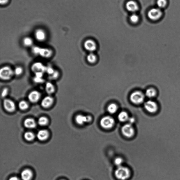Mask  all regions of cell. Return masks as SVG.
Here are the masks:
<instances>
[{
  "label": "cell",
  "instance_id": "6da1fadb",
  "mask_svg": "<svg viewBox=\"0 0 180 180\" xmlns=\"http://www.w3.org/2000/svg\"><path fill=\"white\" fill-rule=\"evenodd\" d=\"M116 177L120 180H126L130 176V172L129 169L126 167L120 166L118 167L115 173Z\"/></svg>",
  "mask_w": 180,
  "mask_h": 180
},
{
  "label": "cell",
  "instance_id": "7a4b0ae2",
  "mask_svg": "<svg viewBox=\"0 0 180 180\" xmlns=\"http://www.w3.org/2000/svg\"><path fill=\"white\" fill-rule=\"evenodd\" d=\"M14 74L13 71L10 66H4L0 70V77L2 80H9L12 78Z\"/></svg>",
  "mask_w": 180,
  "mask_h": 180
},
{
  "label": "cell",
  "instance_id": "3957f363",
  "mask_svg": "<svg viewBox=\"0 0 180 180\" xmlns=\"http://www.w3.org/2000/svg\"><path fill=\"white\" fill-rule=\"evenodd\" d=\"M147 15L149 19L153 21H158L163 15V12L159 8H153L149 11Z\"/></svg>",
  "mask_w": 180,
  "mask_h": 180
},
{
  "label": "cell",
  "instance_id": "277c9868",
  "mask_svg": "<svg viewBox=\"0 0 180 180\" xmlns=\"http://www.w3.org/2000/svg\"><path fill=\"white\" fill-rule=\"evenodd\" d=\"M145 99L144 94L141 91H134L130 95V99L131 101L135 104L138 105L142 103Z\"/></svg>",
  "mask_w": 180,
  "mask_h": 180
},
{
  "label": "cell",
  "instance_id": "5b68a950",
  "mask_svg": "<svg viewBox=\"0 0 180 180\" xmlns=\"http://www.w3.org/2000/svg\"><path fill=\"white\" fill-rule=\"evenodd\" d=\"M115 123L114 119L110 116H105L102 118L100 121V125L102 128L105 129L111 128Z\"/></svg>",
  "mask_w": 180,
  "mask_h": 180
},
{
  "label": "cell",
  "instance_id": "8992f818",
  "mask_svg": "<svg viewBox=\"0 0 180 180\" xmlns=\"http://www.w3.org/2000/svg\"><path fill=\"white\" fill-rule=\"evenodd\" d=\"M122 131L124 136L128 138H131L134 134V130L132 126L129 123L125 124L122 129Z\"/></svg>",
  "mask_w": 180,
  "mask_h": 180
},
{
  "label": "cell",
  "instance_id": "52a82bcc",
  "mask_svg": "<svg viewBox=\"0 0 180 180\" xmlns=\"http://www.w3.org/2000/svg\"><path fill=\"white\" fill-rule=\"evenodd\" d=\"M144 107L147 111L150 113H156L157 111L158 106L156 102L149 100L144 104Z\"/></svg>",
  "mask_w": 180,
  "mask_h": 180
},
{
  "label": "cell",
  "instance_id": "ba28073f",
  "mask_svg": "<svg viewBox=\"0 0 180 180\" xmlns=\"http://www.w3.org/2000/svg\"><path fill=\"white\" fill-rule=\"evenodd\" d=\"M4 109L9 112H13L15 109V102L10 99H5L3 102Z\"/></svg>",
  "mask_w": 180,
  "mask_h": 180
},
{
  "label": "cell",
  "instance_id": "9c48e42d",
  "mask_svg": "<svg viewBox=\"0 0 180 180\" xmlns=\"http://www.w3.org/2000/svg\"><path fill=\"white\" fill-rule=\"evenodd\" d=\"M46 66L40 62H37L32 65L31 69L34 73L38 72H46Z\"/></svg>",
  "mask_w": 180,
  "mask_h": 180
},
{
  "label": "cell",
  "instance_id": "30bf717a",
  "mask_svg": "<svg viewBox=\"0 0 180 180\" xmlns=\"http://www.w3.org/2000/svg\"><path fill=\"white\" fill-rule=\"evenodd\" d=\"M92 120V117L90 116H85L81 114H79L76 116L75 121L76 122L80 125L91 122Z\"/></svg>",
  "mask_w": 180,
  "mask_h": 180
},
{
  "label": "cell",
  "instance_id": "8fae6325",
  "mask_svg": "<svg viewBox=\"0 0 180 180\" xmlns=\"http://www.w3.org/2000/svg\"><path fill=\"white\" fill-rule=\"evenodd\" d=\"M41 97V94L38 91H33L30 93L28 96L29 101L32 103L38 102Z\"/></svg>",
  "mask_w": 180,
  "mask_h": 180
},
{
  "label": "cell",
  "instance_id": "7c38bea8",
  "mask_svg": "<svg viewBox=\"0 0 180 180\" xmlns=\"http://www.w3.org/2000/svg\"><path fill=\"white\" fill-rule=\"evenodd\" d=\"M54 102V99L52 96L48 95L45 97L41 102V105L43 107L48 108L52 106Z\"/></svg>",
  "mask_w": 180,
  "mask_h": 180
},
{
  "label": "cell",
  "instance_id": "4fadbf2b",
  "mask_svg": "<svg viewBox=\"0 0 180 180\" xmlns=\"http://www.w3.org/2000/svg\"><path fill=\"white\" fill-rule=\"evenodd\" d=\"M52 50L47 48H41L40 47L38 55L45 58H48L52 56Z\"/></svg>",
  "mask_w": 180,
  "mask_h": 180
},
{
  "label": "cell",
  "instance_id": "5bb4252c",
  "mask_svg": "<svg viewBox=\"0 0 180 180\" xmlns=\"http://www.w3.org/2000/svg\"><path fill=\"white\" fill-rule=\"evenodd\" d=\"M126 6L127 10L132 12H136L139 9V6L137 3L132 0L127 2Z\"/></svg>",
  "mask_w": 180,
  "mask_h": 180
},
{
  "label": "cell",
  "instance_id": "9a60e30c",
  "mask_svg": "<svg viewBox=\"0 0 180 180\" xmlns=\"http://www.w3.org/2000/svg\"><path fill=\"white\" fill-rule=\"evenodd\" d=\"M84 47L87 50L90 52H93L97 48L95 42L91 40H88L85 42Z\"/></svg>",
  "mask_w": 180,
  "mask_h": 180
},
{
  "label": "cell",
  "instance_id": "2e32d148",
  "mask_svg": "<svg viewBox=\"0 0 180 180\" xmlns=\"http://www.w3.org/2000/svg\"><path fill=\"white\" fill-rule=\"evenodd\" d=\"M35 36L36 39L40 42L44 41L46 38V34L44 30L38 29L35 31Z\"/></svg>",
  "mask_w": 180,
  "mask_h": 180
},
{
  "label": "cell",
  "instance_id": "e0dca14e",
  "mask_svg": "<svg viewBox=\"0 0 180 180\" xmlns=\"http://www.w3.org/2000/svg\"><path fill=\"white\" fill-rule=\"evenodd\" d=\"M33 174L30 170L26 169L21 173V177L22 180H30L32 179Z\"/></svg>",
  "mask_w": 180,
  "mask_h": 180
},
{
  "label": "cell",
  "instance_id": "ac0fdd59",
  "mask_svg": "<svg viewBox=\"0 0 180 180\" xmlns=\"http://www.w3.org/2000/svg\"><path fill=\"white\" fill-rule=\"evenodd\" d=\"M49 133L46 130H41L37 133V136L38 139L41 141H44L47 139Z\"/></svg>",
  "mask_w": 180,
  "mask_h": 180
},
{
  "label": "cell",
  "instance_id": "d6986e66",
  "mask_svg": "<svg viewBox=\"0 0 180 180\" xmlns=\"http://www.w3.org/2000/svg\"><path fill=\"white\" fill-rule=\"evenodd\" d=\"M45 90L49 95L53 94L55 92V86L51 82H47L45 85Z\"/></svg>",
  "mask_w": 180,
  "mask_h": 180
},
{
  "label": "cell",
  "instance_id": "ffe728a7",
  "mask_svg": "<svg viewBox=\"0 0 180 180\" xmlns=\"http://www.w3.org/2000/svg\"><path fill=\"white\" fill-rule=\"evenodd\" d=\"M24 125L26 128H33L36 126V123L34 119L32 118L26 119L24 122Z\"/></svg>",
  "mask_w": 180,
  "mask_h": 180
},
{
  "label": "cell",
  "instance_id": "44dd1931",
  "mask_svg": "<svg viewBox=\"0 0 180 180\" xmlns=\"http://www.w3.org/2000/svg\"><path fill=\"white\" fill-rule=\"evenodd\" d=\"M118 118L121 122H124L128 121L129 119L128 114L125 111H122L119 113Z\"/></svg>",
  "mask_w": 180,
  "mask_h": 180
},
{
  "label": "cell",
  "instance_id": "7402d4cb",
  "mask_svg": "<svg viewBox=\"0 0 180 180\" xmlns=\"http://www.w3.org/2000/svg\"><path fill=\"white\" fill-rule=\"evenodd\" d=\"M146 95L149 98H152L156 96V90L153 88H150L147 89L145 93Z\"/></svg>",
  "mask_w": 180,
  "mask_h": 180
},
{
  "label": "cell",
  "instance_id": "603a6c76",
  "mask_svg": "<svg viewBox=\"0 0 180 180\" xmlns=\"http://www.w3.org/2000/svg\"><path fill=\"white\" fill-rule=\"evenodd\" d=\"M23 45L26 47H30L33 44V40L29 37H26L23 40Z\"/></svg>",
  "mask_w": 180,
  "mask_h": 180
},
{
  "label": "cell",
  "instance_id": "cb8c5ba5",
  "mask_svg": "<svg viewBox=\"0 0 180 180\" xmlns=\"http://www.w3.org/2000/svg\"><path fill=\"white\" fill-rule=\"evenodd\" d=\"M118 107L117 105L115 103H111L108 105L107 110L108 112L111 114H113L116 113L117 111Z\"/></svg>",
  "mask_w": 180,
  "mask_h": 180
},
{
  "label": "cell",
  "instance_id": "d4e9b609",
  "mask_svg": "<svg viewBox=\"0 0 180 180\" xmlns=\"http://www.w3.org/2000/svg\"><path fill=\"white\" fill-rule=\"evenodd\" d=\"M29 105L27 102L26 101L22 100L19 102L18 104V107L21 110H26L28 108Z\"/></svg>",
  "mask_w": 180,
  "mask_h": 180
},
{
  "label": "cell",
  "instance_id": "484cf974",
  "mask_svg": "<svg viewBox=\"0 0 180 180\" xmlns=\"http://www.w3.org/2000/svg\"><path fill=\"white\" fill-rule=\"evenodd\" d=\"M156 4L159 8L161 9H163L167 5V0H157Z\"/></svg>",
  "mask_w": 180,
  "mask_h": 180
},
{
  "label": "cell",
  "instance_id": "4316f807",
  "mask_svg": "<svg viewBox=\"0 0 180 180\" xmlns=\"http://www.w3.org/2000/svg\"><path fill=\"white\" fill-rule=\"evenodd\" d=\"M24 137L26 140L30 141L33 140L35 138V136L34 133L32 132H27L25 133Z\"/></svg>",
  "mask_w": 180,
  "mask_h": 180
},
{
  "label": "cell",
  "instance_id": "83f0119b",
  "mask_svg": "<svg viewBox=\"0 0 180 180\" xmlns=\"http://www.w3.org/2000/svg\"><path fill=\"white\" fill-rule=\"evenodd\" d=\"M87 60L89 63H93L96 61L97 57L94 54L90 53L87 57Z\"/></svg>",
  "mask_w": 180,
  "mask_h": 180
},
{
  "label": "cell",
  "instance_id": "f1b7e54d",
  "mask_svg": "<svg viewBox=\"0 0 180 180\" xmlns=\"http://www.w3.org/2000/svg\"><path fill=\"white\" fill-rule=\"evenodd\" d=\"M48 122V120L47 118L44 117V116H42V117H40L38 119V123L39 125L42 126L46 125L47 124Z\"/></svg>",
  "mask_w": 180,
  "mask_h": 180
},
{
  "label": "cell",
  "instance_id": "f546056e",
  "mask_svg": "<svg viewBox=\"0 0 180 180\" xmlns=\"http://www.w3.org/2000/svg\"><path fill=\"white\" fill-rule=\"evenodd\" d=\"M130 19L132 23H136L138 22L139 17L136 14L133 13L130 16Z\"/></svg>",
  "mask_w": 180,
  "mask_h": 180
},
{
  "label": "cell",
  "instance_id": "4dcf8cb0",
  "mask_svg": "<svg viewBox=\"0 0 180 180\" xmlns=\"http://www.w3.org/2000/svg\"><path fill=\"white\" fill-rule=\"evenodd\" d=\"M14 71V73L16 76H19L22 74L23 73V69L21 66H17L15 68Z\"/></svg>",
  "mask_w": 180,
  "mask_h": 180
},
{
  "label": "cell",
  "instance_id": "1f68e13d",
  "mask_svg": "<svg viewBox=\"0 0 180 180\" xmlns=\"http://www.w3.org/2000/svg\"><path fill=\"white\" fill-rule=\"evenodd\" d=\"M55 71V70L52 66H46V72L48 74L49 76L52 75Z\"/></svg>",
  "mask_w": 180,
  "mask_h": 180
},
{
  "label": "cell",
  "instance_id": "d6a6232c",
  "mask_svg": "<svg viewBox=\"0 0 180 180\" xmlns=\"http://www.w3.org/2000/svg\"><path fill=\"white\" fill-rule=\"evenodd\" d=\"M123 162V160L122 158L120 157L116 158L114 160V163L118 167L122 166V163Z\"/></svg>",
  "mask_w": 180,
  "mask_h": 180
},
{
  "label": "cell",
  "instance_id": "836d02e7",
  "mask_svg": "<svg viewBox=\"0 0 180 180\" xmlns=\"http://www.w3.org/2000/svg\"><path fill=\"white\" fill-rule=\"evenodd\" d=\"M59 76V73L58 71L55 70L52 75L49 76V78L51 80H55L58 78Z\"/></svg>",
  "mask_w": 180,
  "mask_h": 180
},
{
  "label": "cell",
  "instance_id": "e575fe53",
  "mask_svg": "<svg viewBox=\"0 0 180 180\" xmlns=\"http://www.w3.org/2000/svg\"><path fill=\"white\" fill-rule=\"evenodd\" d=\"M33 80L35 83H42L44 81V79L43 77H37L36 76L34 77Z\"/></svg>",
  "mask_w": 180,
  "mask_h": 180
},
{
  "label": "cell",
  "instance_id": "d590c367",
  "mask_svg": "<svg viewBox=\"0 0 180 180\" xmlns=\"http://www.w3.org/2000/svg\"><path fill=\"white\" fill-rule=\"evenodd\" d=\"M9 90L7 88H4L3 89L1 93V97L2 98H5L7 97L8 94Z\"/></svg>",
  "mask_w": 180,
  "mask_h": 180
},
{
  "label": "cell",
  "instance_id": "8d00e7d4",
  "mask_svg": "<svg viewBox=\"0 0 180 180\" xmlns=\"http://www.w3.org/2000/svg\"><path fill=\"white\" fill-rule=\"evenodd\" d=\"M9 0H0V3L2 5H4L8 3Z\"/></svg>",
  "mask_w": 180,
  "mask_h": 180
},
{
  "label": "cell",
  "instance_id": "74e56055",
  "mask_svg": "<svg viewBox=\"0 0 180 180\" xmlns=\"http://www.w3.org/2000/svg\"><path fill=\"white\" fill-rule=\"evenodd\" d=\"M129 124H132L134 123L135 122V120L134 118L133 117L129 118L128 120Z\"/></svg>",
  "mask_w": 180,
  "mask_h": 180
},
{
  "label": "cell",
  "instance_id": "f35d334b",
  "mask_svg": "<svg viewBox=\"0 0 180 180\" xmlns=\"http://www.w3.org/2000/svg\"><path fill=\"white\" fill-rule=\"evenodd\" d=\"M9 180H19V179L16 177H12L10 178Z\"/></svg>",
  "mask_w": 180,
  "mask_h": 180
},
{
  "label": "cell",
  "instance_id": "ab89813d",
  "mask_svg": "<svg viewBox=\"0 0 180 180\" xmlns=\"http://www.w3.org/2000/svg\"></svg>",
  "mask_w": 180,
  "mask_h": 180
}]
</instances>
